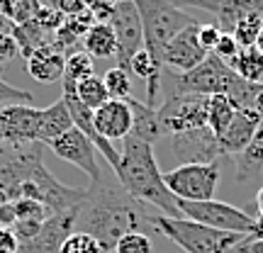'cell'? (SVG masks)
Returning <instances> with one entry per match:
<instances>
[{"label":"cell","instance_id":"obj_36","mask_svg":"<svg viewBox=\"0 0 263 253\" xmlns=\"http://www.w3.org/2000/svg\"><path fill=\"white\" fill-rule=\"evenodd\" d=\"M54 5H57V10L64 17H76V15H81V12L88 10L83 0H57Z\"/></svg>","mask_w":263,"mask_h":253},{"label":"cell","instance_id":"obj_2","mask_svg":"<svg viewBox=\"0 0 263 253\" xmlns=\"http://www.w3.org/2000/svg\"><path fill=\"white\" fill-rule=\"evenodd\" d=\"M115 178L122 183V188L134 200H139L144 205L159 207L161 215L166 217H183L178 200L171 195V190L163 183V173L156 163L154 146L134 139V137H127L124 149L120 153V166L115 170Z\"/></svg>","mask_w":263,"mask_h":253},{"label":"cell","instance_id":"obj_10","mask_svg":"<svg viewBox=\"0 0 263 253\" xmlns=\"http://www.w3.org/2000/svg\"><path fill=\"white\" fill-rule=\"evenodd\" d=\"M47 146L54 151L61 161L73 163L76 168L83 170L85 176L90 178V183L103 176V173H100V166H98V151H95L90 139H88L81 129L73 127V129H68L66 134H61L59 139H54L51 144H47Z\"/></svg>","mask_w":263,"mask_h":253},{"label":"cell","instance_id":"obj_20","mask_svg":"<svg viewBox=\"0 0 263 253\" xmlns=\"http://www.w3.org/2000/svg\"><path fill=\"white\" fill-rule=\"evenodd\" d=\"M246 15H261L263 17V0H222L219 10L215 12V25L219 32L232 34L239 20H244Z\"/></svg>","mask_w":263,"mask_h":253},{"label":"cell","instance_id":"obj_27","mask_svg":"<svg viewBox=\"0 0 263 253\" xmlns=\"http://www.w3.org/2000/svg\"><path fill=\"white\" fill-rule=\"evenodd\" d=\"M261 29H263V17L261 15H246L244 20L236 22L232 37L236 39V44H239L241 49H249V47H256V39H258V34H261Z\"/></svg>","mask_w":263,"mask_h":253},{"label":"cell","instance_id":"obj_6","mask_svg":"<svg viewBox=\"0 0 263 253\" xmlns=\"http://www.w3.org/2000/svg\"><path fill=\"white\" fill-rule=\"evenodd\" d=\"M239 81V75L229 68V66L217 59L215 54L202 61L200 66H195L188 73H176L173 81V93L171 95H229L234 83Z\"/></svg>","mask_w":263,"mask_h":253},{"label":"cell","instance_id":"obj_24","mask_svg":"<svg viewBox=\"0 0 263 253\" xmlns=\"http://www.w3.org/2000/svg\"><path fill=\"white\" fill-rule=\"evenodd\" d=\"M236 114V105L227 95H212L207 103V129L215 137H222Z\"/></svg>","mask_w":263,"mask_h":253},{"label":"cell","instance_id":"obj_21","mask_svg":"<svg viewBox=\"0 0 263 253\" xmlns=\"http://www.w3.org/2000/svg\"><path fill=\"white\" fill-rule=\"evenodd\" d=\"M263 173V120L251 144L236 156V183H251Z\"/></svg>","mask_w":263,"mask_h":253},{"label":"cell","instance_id":"obj_45","mask_svg":"<svg viewBox=\"0 0 263 253\" xmlns=\"http://www.w3.org/2000/svg\"><path fill=\"white\" fill-rule=\"evenodd\" d=\"M0 68H3V61H0Z\"/></svg>","mask_w":263,"mask_h":253},{"label":"cell","instance_id":"obj_11","mask_svg":"<svg viewBox=\"0 0 263 253\" xmlns=\"http://www.w3.org/2000/svg\"><path fill=\"white\" fill-rule=\"evenodd\" d=\"M197 27H200V22H193L190 27L178 32V34L166 44L163 56H161L163 71L168 68L173 73H188V71H193L195 66H200L210 56L205 49L200 47V42H197Z\"/></svg>","mask_w":263,"mask_h":253},{"label":"cell","instance_id":"obj_16","mask_svg":"<svg viewBox=\"0 0 263 253\" xmlns=\"http://www.w3.org/2000/svg\"><path fill=\"white\" fill-rule=\"evenodd\" d=\"M29 78H34L37 83H57L64 78L66 71V51L59 49L54 42L37 47L32 54L25 56Z\"/></svg>","mask_w":263,"mask_h":253},{"label":"cell","instance_id":"obj_33","mask_svg":"<svg viewBox=\"0 0 263 253\" xmlns=\"http://www.w3.org/2000/svg\"><path fill=\"white\" fill-rule=\"evenodd\" d=\"M88 12L95 17V22H107L110 15H112V8L120 3V0H83Z\"/></svg>","mask_w":263,"mask_h":253},{"label":"cell","instance_id":"obj_43","mask_svg":"<svg viewBox=\"0 0 263 253\" xmlns=\"http://www.w3.org/2000/svg\"><path fill=\"white\" fill-rule=\"evenodd\" d=\"M256 49L263 54V29H261V34H258V39H256Z\"/></svg>","mask_w":263,"mask_h":253},{"label":"cell","instance_id":"obj_25","mask_svg":"<svg viewBox=\"0 0 263 253\" xmlns=\"http://www.w3.org/2000/svg\"><path fill=\"white\" fill-rule=\"evenodd\" d=\"M76 95H78V100L83 103V107H88L90 112H95L98 107H103V105L110 100L103 78L95 75V73L83 78L81 83H76Z\"/></svg>","mask_w":263,"mask_h":253},{"label":"cell","instance_id":"obj_35","mask_svg":"<svg viewBox=\"0 0 263 253\" xmlns=\"http://www.w3.org/2000/svg\"><path fill=\"white\" fill-rule=\"evenodd\" d=\"M20 54V47H17V39L12 37V29L5 32L0 29V61H10Z\"/></svg>","mask_w":263,"mask_h":253},{"label":"cell","instance_id":"obj_28","mask_svg":"<svg viewBox=\"0 0 263 253\" xmlns=\"http://www.w3.org/2000/svg\"><path fill=\"white\" fill-rule=\"evenodd\" d=\"M88 75H93V59L88 56L83 49L66 54L64 78H71L73 83H81V81H83V78H88Z\"/></svg>","mask_w":263,"mask_h":253},{"label":"cell","instance_id":"obj_29","mask_svg":"<svg viewBox=\"0 0 263 253\" xmlns=\"http://www.w3.org/2000/svg\"><path fill=\"white\" fill-rule=\"evenodd\" d=\"M59 253H105L103 246L95 241L90 234H83V231H73L61 246Z\"/></svg>","mask_w":263,"mask_h":253},{"label":"cell","instance_id":"obj_23","mask_svg":"<svg viewBox=\"0 0 263 253\" xmlns=\"http://www.w3.org/2000/svg\"><path fill=\"white\" fill-rule=\"evenodd\" d=\"M227 66L249 83H263V54L256 47L241 49Z\"/></svg>","mask_w":263,"mask_h":253},{"label":"cell","instance_id":"obj_3","mask_svg":"<svg viewBox=\"0 0 263 253\" xmlns=\"http://www.w3.org/2000/svg\"><path fill=\"white\" fill-rule=\"evenodd\" d=\"M151 226H154V231L171 239L185 253H232L246 239L241 234L210 229V226L197 224L185 217L151 215Z\"/></svg>","mask_w":263,"mask_h":253},{"label":"cell","instance_id":"obj_32","mask_svg":"<svg viewBox=\"0 0 263 253\" xmlns=\"http://www.w3.org/2000/svg\"><path fill=\"white\" fill-rule=\"evenodd\" d=\"M239 51H241V47H239V44H236V39L232 37V34H227V32H222V34H219L215 49H212V54H215L217 59H222L224 64H229V61H232Z\"/></svg>","mask_w":263,"mask_h":253},{"label":"cell","instance_id":"obj_41","mask_svg":"<svg viewBox=\"0 0 263 253\" xmlns=\"http://www.w3.org/2000/svg\"><path fill=\"white\" fill-rule=\"evenodd\" d=\"M254 110L263 117V88H261V93L256 95V100H254Z\"/></svg>","mask_w":263,"mask_h":253},{"label":"cell","instance_id":"obj_9","mask_svg":"<svg viewBox=\"0 0 263 253\" xmlns=\"http://www.w3.org/2000/svg\"><path fill=\"white\" fill-rule=\"evenodd\" d=\"M110 27L115 32V39H117V66L129 71L132 59L144 49V27H141V17L134 3L132 0H120L112 8V15H110Z\"/></svg>","mask_w":263,"mask_h":253},{"label":"cell","instance_id":"obj_34","mask_svg":"<svg viewBox=\"0 0 263 253\" xmlns=\"http://www.w3.org/2000/svg\"><path fill=\"white\" fill-rule=\"evenodd\" d=\"M219 34H222V32H219L217 25H200V27H197V42H200V47L205 49L207 54H212Z\"/></svg>","mask_w":263,"mask_h":253},{"label":"cell","instance_id":"obj_13","mask_svg":"<svg viewBox=\"0 0 263 253\" xmlns=\"http://www.w3.org/2000/svg\"><path fill=\"white\" fill-rule=\"evenodd\" d=\"M171 153H173V159L180 161V166L183 163H212V161H219L217 137L207 127L171 137Z\"/></svg>","mask_w":263,"mask_h":253},{"label":"cell","instance_id":"obj_4","mask_svg":"<svg viewBox=\"0 0 263 253\" xmlns=\"http://www.w3.org/2000/svg\"><path fill=\"white\" fill-rule=\"evenodd\" d=\"M134 8L141 17V27H144V49L156 59L161 66L163 49L171 39L185 27H190L195 20L185 15L180 8H176L168 0H132Z\"/></svg>","mask_w":263,"mask_h":253},{"label":"cell","instance_id":"obj_22","mask_svg":"<svg viewBox=\"0 0 263 253\" xmlns=\"http://www.w3.org/2000/svg\"><path fill=\"white\" fill-rule=\"evenodd\" d=\"M83 51L90 59H110L117 54V39H115L110 22H95L93 27L85 32Z\"/></svg>","mask_w":263,"mask_h":253},{"label":"cell","instance_id":"obj_40","mask_svg":"<svg viewBox=\"0 0 263 253\" xmlns=\"http://www.w3.org/2000/svg\"><path fill=\"white\" fill-rule=\"evenodd\" d=\"M249 239H263V215H258V219H256V224H254V231L249 234Z\"/></svg>","mask_w":263,"mask_h":253},{"label":"cell","instance_id":"obj_38","mask_svg":"<svg viewBox=\"0 0 263 253\" xmlns=\"http://www.w3.org/2000/svg\"><path fill=\"white\" fill-rule=\"evenodd\" d=\"M17 222V215H15V207L12 202H5V205H0V226L3 229H12Z\"/></svg>","mask_w":263,"mask_h":253},{"label":"cell","instance_id":"obj_26","mask_svg":"<svg viewBox=\"0 0 263 253\" xmlns=\"http://www.w3.org/2000/svg\"><path fill=\"white\" fill-rule=\"evenodd\" d=\"M103 83H105V88H107V95H110L112 100H127L132 95V73L124 71V68H120V66L110 68V71L103 75Z\"/></svg>","mask_w":263,"mask_h":253},{"label":"cell","instance_id":"obj_39","mask_svg":"<svg viewBox=\"0 0 263 253\" xmlns=\"http://www.w3.org/2000/svg\"><path fill=\"white\" fill-rule=\"evenodd\" d=\"M232 253H263V239H249L246 236Z\"/></svg>","mask_w":263,"mask_h":253},{"label":"cell","instance_id":"obj_1","mask_svg":"<svg viewBox=\"0 0 263 253\" xmlns=\"http://www.w3.org/2000/svg\"><path fill=\"white\" fill-rule=\"evenodd\" d=\"M146 229H154L151 215H146L144 202L134 200L122 188L115 173L100 176L85 188V200L76 209L73 231L90 234L105 253H115V246L124 234H146Z\"/></svg>","mask_w":263,"mask_h":253},{"label":"cell","instance_id":"obj_37","mask_svg":"<svg viewBox=\"0 0 263 253\" xmlns=\"http://www.w3.org/2000/svg\"><path fill=\"white\" fill-rule=\"evenodd\" d=\"M20 241L17 236L12 234V229H3L0 226V253H17Z\"/></svg>","mask_w":263,"mask_h":253},{"label":"cell","instance_id":"obj_14","mask_svg":"<svg viewBox=\"0 0 263 253\" xmlns=\"http://www.w3.org/2000/svg\"><path fill=\"white\" fill-rule=\"evenodd\" d=\"M78 209V207H76ZM76 209H68V212H61V215H51L42 224L39 234L27 241V244H20L17 253H59L61 246L68 236L73 234L76 226Z\"/></svg>","mask_w":263,"mask_h":253},{"label":"cell","instance_id":"obj_5","mask_svg":"<svg viewBox=\"0 0 263 253\" xmlns=\"http://www.w3.org/2000/svg\"><path fill=\"white\" fill-rule=\"evenodd\" d=\"M219 161L212 163H183L178 168L163 173V183L176 200L185 202H205L215 200L217 185H219Z\"/></svg>","mask_w":263,"mask_h":253},{"label":"cell","instance_id":"obj_7","mask_svg":"<svg viewBox=\"0 0 263 253\" xmlns=\"http://www.w3.org/2000/svg\"><path fill=\"white\" fill-rule=\"evenodd\" d=\"M178 207L185 219H193L197 224H205L210 229H217V231L249 236L256 224V219L251 215H246L244 209L229 205V202H219V200H205V202L178 200Z\"/></svg>","mask_w":263,"mask_h":253},{"label":"cell","instance_id":"obj_31","mask_svg":"<svg viewBox=\"0 0 263 253\" xmlns=\"http://www.w3.org/2000/svg\"><path fill=\"white\" fill-rule=\"evenodd\" d=\"M15 207V215H17V222L20 219H34V222H44L49 219V209L44 205H39L37 200H29V197H20L12 202Z\"/></svg>","mask_w":263,"mask_h":253},{"label":"cell","instance_id":"obj_17","mask_svg":"<svg viewBox=\"0 0 263 253\" xmlns=\"http://www.w3.org/2000/svg\"><path fill=\"white\" fill-rule=\"evenodd\" d=\"M95 131L107 141L127 139L132 131V110L127 100H107L103 107H98L93 112Z\"/></svg>","mask_w":263,"mask_h":253},{"label":"cell","instance_id":"obj_8","mask_svg":"<svg viewBox=\"0 0 263 253\" xmlns=\"http://www.w3.org/2000/svg\"><path fill=\"white\" fill-rule=\"evenodd\" d=\"M207 103H210V98H205V95H168L156 107L159 120L166 129V137L205 129Z\"/></svg>","mask_w":263,"mask_h":253},{"label":"cell","instance_id":"obj_15","mask_svg":"<svg viewBox=\"0 0 263 253\" xmlns=\"http://www.w3.org/2000/svg\"><path fill=\"white\" fill-rule=\"evenodd\" d=\"M261 114L256 112L254 107H244V110H236L232 124L224 129L222 137H217V146H219V156H239L241 151L251 144L256 129L261 124Z\"/></svg>","mask_w":263,"mask_h":253},{"label":"cell","instance_id":"obj_42","mask_svg":"<svg viewBox=\"0 0 263 253\" xmlns=\"http://www.w3.org/2000/svg\"><path fill=\"white\" fill-rule=\"evenodd\" d=\"M256 205H258V212L263 215V188L256 192Z\"/></svg>","mask_w":263,"mask_h":253},{"label":"cell","instance_id":"obj_44","mask_svg":"<svg viewBox=\"0 0 263 253\" xmlns=\"http://www.w3.org/2000/svg\"><path fill=\"white\" fill-rule=\"evenodd\" d=\"M54 3H57V0H47V5H54ZM54 8H57V5H54Z\"/></svg>","mask_w":263,"mask_h":253},{"label":"cell","instance_id":"obj_18","mask_svg":"<svg viewBox=\"0 0 263 253\" xmlns=\"http://www.w3.org/2000/svg\"><path fill=\"white\" fill-rule=\"evenodd\" d=\"M127 105H129L132 110V131L129 137L134 139L144 141V144H159L163 137H166V129H163V124L159 120V112H156V107H149L146 103H141L137 98H127Z\"/></svg>","mask_w":263,"mask_h":253},{"label":"cell","instance_id":"obj_46","mask_svg":"<svg viewBox=\"0 0 263 253\" xmlns=\"http://www.w3.org/2000/svg\"><path fill=\"white\" fill-rule=\"evenodd\" d=\"M0 144H3V137H0Z\"/></svg>","mask_w":263,"mask_h":253},{"label":"cell","instance_id":"obj_30","mask_svg":"<svg viewBox=\"0 0 263 253\" xmlns=\"http://www.w3.org/2000/svg\"><path fill=\"white\" fill-rule=\"evenodd\" d=\"M154 251V244H151L149 234H141V231H132V234H124L117 246H115V253H151Z\"/></svg>","mask_w":263,"mask_h":253},{"label":"cell","instance_id":"obj_19","mask_svg":"<svg viewBox=\"0 0 263 253\" xmlns=\"http://www.w3.org/2000/svg\"><path fill=\"white\" fill-rule=\"evenodd\" d=\"M68 129H73V120L71 112L66 107L64 98H59L54 105H49L44 110H39V122H37V144H51L54 139H59L61 134H66Z\"/></svg>","mask_w":263,"mask_h":253},{"label":"cell","instance_id":"obj_12","mask_svg":"<svg viewBox=\"0 0 263 253\" xmlns=\"http://www.w3.org/2000/svg\"><path fill=\"white\" fill-rule=\"evenodd\" d=\"M39 107L34 105H5L0 107V137L3 144H32L37 141Z\"/></svg>","mask_w":263,"mask_h":253}]
</instances>
